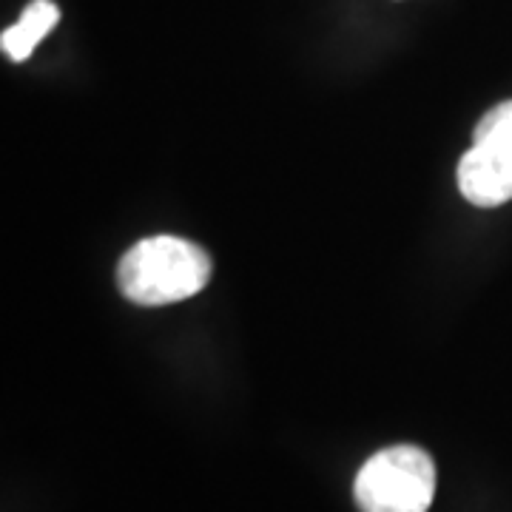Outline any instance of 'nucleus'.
Segmentation results:
<instances>
[{"instance_id": "obj_2", "label": "nucleus", "mask_w": 512, "mask_h": 512, "mask_svg": "<svg viewBox=\"0 0 512 512\" xmlns=\"http://www.w3.org/2000/svg\"><path fill=\"white\" fill-rule=\"evenodd\" d=\"M353 495L362 512H427L436 495V464L413 444H396L370 456Z\"/></svg>"}, {"instance_id": "obj_3", "label": "nucleus", "mask_w": 512, "mask_h": 512, "mask_svg": "<svg viewBox=\"0 0 512 512\" xmlns=\"http://www.w3.org/2000/svg\"><path fill=\"white\" fill-rule=\"evenodd\" d=\"M458 191L478 208L512 200V100L481 117L473 148L458 163Z\"/></svg>"}, {"instance_id": "obj_4", "label": "nucleus", "mask_w": 512, "mask_h": 512, "mask_svg": "<svg viewBox=\"0 0 512 512\" xmlns=\"http://www.w3.org/2000/svg\"><path fill=\"white\" fill-rule=\"evenodd\" d=\"M60 20V9L52 0H32L15 26H9L0 35V46L6 57H12L15 63L26 60L35 52V46L55 29V23Z\"/></svg>"}, {"instance_id": "obj_1", "label": "nucleus", "mask_w": 512, "mask_h": 512, "mask_svg": "<svg viewBox=\"0 0 512 512\" xmlns=\"http://www.w3.org/2000/svg\"><path fill=\"white\" fill-rule=\"evenodd\" d=\"M214 274L211 256L180 237H148L123 254L117 288L134 305H171L200 293Z\"/></svg>"}]
</instances>
